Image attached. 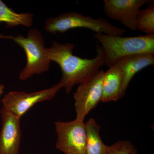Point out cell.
Segmentation results:
<instances>
[{
  "instance_id": "1",
  "label": "cell",
  "mask_w": 154,
  "mask_h": 154,
  "mask_svg": "<svg viewBox=\"0 0 154 154\" xmlns=\"http://www.w3.org/2000/svg\"><path fill=\"white\" fill-rule=\"evenodd\" d=\"M74 48V45L69 42L60 43L54 41L50 47L45 48V54L51 61L56 63L60 67L62 76L58 84L65 89L67 94L75 85L91 79L105 65L102 46H96L97 55L90 59L73 55Z\"/></svg>"
},
{
  "instance_id": "2",
  "label": "cell",
  "mask_w": 154,
  "mask_h": 154,
  "mask_svg": "<svg viewBox=\"0 0 154 154\" xmlns=\"http://www.w3.org/2000/svg\"><path fill=\"white\" fill-rule=\"evenodd\" d=\"M104 51L105 65L111 66L121 58L134 54H154V34L122 37L95 33Z\"/></svg>"
},
{
  "instance_id": "3",
  "label": "cell",
  "mask_w": 154,
  "mask_h": 154,
  "mask_svg": "<svg viewBox=\"0 0 154 154\" xmlns=\"http://www.w3.org/2000/svg\"><path fill=\"white\" fill-rule=\"evenodd\" d=\"M0 38L13 40L24 49L27 63L19 74V78L22 81L49 70L51 61L45 54L44 38L38 29H30L27 37L20 34L14 36L0 34Z\"/></svg>"
},
{
  "instance_id": "4",
  "label": "cell",
  "mask_w": 154,
  "mask_h": 154,
  "mask_svg": "<svg viewBox=\"0 0 154 154\" xmlns=\"http://www.w3.org/2000/svg\"><path fill=\"white\" fill-rule=\"evenodd\" d=\"M81 28L90 29L96 33L116 36H122L126 32L125 29L112 25L103 17L95 19L76 12H67L56 17H50L45 24V31L54 34Z\"/></svg>"
},
{
  "instance_id": "5",
  "label": "cell",
  "mask_w": 154,
  "mask_h": 154,
  "mask_svg": "<svg viewBox=\"0 0 154 154\" xmlns=\"http://www.w3.org/2000/svg\"><path fill=\"white\" fill-rule=\"evenodd\" d=\"M57 134L56 147L65 154H86L85 123L76 119L72 121L55 122Z\"/></svg>"
},
{
  "instance_id": "6",
  "label": "cell",
  "mask_w": 154,
  "mask_h": 154,
  "mask_svg": "<svg viewBox=\"0 0 154 154\" xmlns=\"http://www.w3.org/2000/svg\"><path fill=\"white\" fill-rule=\"evenodd\" d=\"M61 88L57 83L48 89L32 93L11 91L5 95L2 102L3 107L21 119L36 103L53 99Z\"/></svg>"
},
{
  "instance_id": "7",
  "label": "cell",
  "mask_w": 154,
  "mask_h": 154,
  "mask_svg": "<svg viewBox=\"0 0 154 154\" xmlns=\"http://www.w3.org/2000/svg\"><path fill=\"white\" fill-rule=\"evenodd\" d=\"M105 72L101 70L91 79L80 84L74 94L77 119L84 121L91 110L101 102Z\"/></svg>"
},
{
  "instance_id": "8",
  "label": "cell",
  "mask_w": 154,
  "mask_h": 154,
  "mask_svg": "<svg viewBox=\"0 0 154 154\" xmlns=\"http://www.w3.org/2000/svg\"><path fill=\"white\" fill-rule=\"evenodd\" d=\"M104 11L107 17L117 20L132 31L137 30L136 20L140 8L148 0H105Z\"/></svg>"
},
{
  "instance_id": "9",
  "label": "cell",
  "mask_w": 154,
  "mask_h": 154,
  "mask_svg": "<svg viewBox=\"0 0 154 154\" xmlns=\"http://www.w3.org/2000/svg\"><path fill=\"white\" fill-rule=\"evenodd\" d=\"M0 154H19L22 139L20 119L3 107L0 111Z\"/></svg>"
},
{
  "instance_id": "10",
  "label": "cell",
  "mask_w": 154,
  "mask_h": 154,
  "mask_svg": "<svg viewBox=\"0 0 154 154\" xmlns=\"http://www.w3.org/2000/svg\"><path fill=\"white\" fill-rule=\"evenodd\" d=\"M114 64L118 66L123 73L122 94L124 96L131 81L135 75L145 68L153 65L154 54H145L128 56L119 59Z\"/></svg>"
},
{
  "instance_id": "11",
  "label": "cell",
  "mask_w": 154,
  "mask_h": 154,
  "mask_svg": "<svg viewBox=\"0 0 154 154\" xmlns=\"http://www.w3.org/2000/svg\"><path fill=\"white\" fill-rule=\"evenodd\" d=\"M123 84L122 71L118 66L113 64L109 67V69L104 74L101 102L116 101L122 98Z\"/></svg>"
},
{
  "instance_id": "12",
  "label": "cell",
  "mask_w": 154,
  "mask_h": 154,
  "mask_svg": "<svg viewBox=\"0 0 154 154\" xmlns=\"http://www.w3.org/2000/svg\"><path fill=\"white\" fill-rule=\"evenodd\" d=\"M87 143L86 154H107L108 146L100 137V126L94 119L91 118L85 123Z\"/></svg>"
},
{
  "instance_id": "13",
  "label": "cell",
  "mask_w": 154,
  "mask_h": 154,
  "mask_svg": "<svg viewBox=\"0 0 154 154\" xmlns=\"http://www.w3.org/2000/svg\"><path fill=\"white\" fill-rule=\"evenodd\" d=\"M33 17L31 13H17L0 0V23H5L7 27L23 25L30 28L33 25Z\"/></svg>"
},
{
  "instance_id": "14",
  "label": "cell",
  "mask_w": 154,
  "mask_h": 154,
  "mask_svg": "<svg viewBox=\"0 0 154 154\" xmlns=\"http://www.w3.org/2000/svg\"><path fill=\"white\" fill-rule=\"evenodd\" d=\"M137 28L147 34H154V6L149 5L147 8L140 10L136 20Z\"/></svg>"
},
{
  "instance_id": "15",
  "label": "cell",
  "mask_w": 154,
  "mask_h": 154,
  "mask_svg": "<svg viewBox=\"0 0 154 154\" xmlns=\"http://www.w3.org/2000/svg\"><path fill=\"white\" fill-rule=\"evenodd\" d=\"M107 154H138L137 150L128 141H119L108 146Z\"/></svg>"
},
{
  "instance_id": "16",
  "label": "cell",
  "mask_w": 154,
  "mask_h": 154,
  "mask_svg": "<svg viewBox=\"0 0 154 154\" xmlns=\"http://www.w3.org/2000/svg\"><path fill=\"white\" fill-rule=\"evenodd\" d=\"M5 88V86L2 84H0V97L4 93V89Z\"/></svg>"
}]
</instances>
